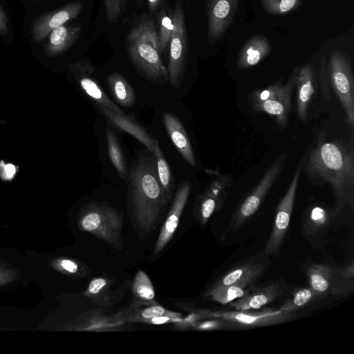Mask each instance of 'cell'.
<instances>
[{"instance_id": "f1b7e54d", "label": "cell", "mask_w": 354, "mask_h": 354, "mask_svg": "<svg viewBox=\"0 0 354 354\" xmlns=\"http://www.w3.org/2000/svg\"><path fill=\"white\" fill-rule=\"evenodd\" d=\"M253 286L235 283L217 288H209L205 294L210 300L225 305L239 299L253 289Z\"/></svg>"}, {"instance_id": "8992f818", "label": "cell", "mask_w": 354, "mask_h": 354, "mask_svg": "<svg viewBox=\"0 0 354 354\" xmlns=\"http://www.w3.org/2000/svg\"><path fill=\"white\" fill-rule=\"evenodd\" d=\"M168 80L175 88L182 83L188 56V37L182 2L174 9V26L169 41Z\"/></svg>"}, {"instance_id": "9a60e30c", "label": "cell", "mask_w": 354, "mask_h": 354, "mask_svg": "<svg viewBox=\"0 0 354 354\" xmlns=\"http://www.w3.org/2000/svg\"><path fill=\"white\" fill-rule=\"evenodd\" d=\"M231 182L229 176H223L213 181L200 196L197 201L196 213L202 225H205L212 214L221 207Z\"/></svg>"}, {"instance_id": "8d00e7d4", "label": "cell", "mask_w": 354, "mask_h": 354, "mask_svg": "<svg viewBox=\"0 0 354 354\" xmlns=\"http://www.w3.org/2000/svg\"><path fill=\"white\" fill-rule=\"evenodd\" d=\"M57 266L64 272L71 274L85 276L88 272L84 266H81L75 261L69 259H62L58 260Z\"/></svg>"}, {"instance_id": "f546056e", "label": "cell", "mask_w": 354, "mask_h": 354, "mask_svg": "<svg viewBox=\"0 0 354 354\" xmlns=\"http://www.w3.org/2000/svg\"><path fill=\"white\" fill-rule=\"evenodd\" d=\"M106 139L109 158L118 174L124 180L127 179L125 158L115 133L109 127L106 128Z\"/></svg>"}, {"instance_id": "44dd1931", "label": "cell", "mask_w": 354, "mask_h": 354, "mask_svg": "<svg viewBox=\"0 0 354 354\" xmlns=\"http://www.w3.org/2000/svg\"><path fill=\"white\" fill-rule=\"evenodd\" d=\"M281 293L279 282H275L261 288L252 289L245 296L230 303L236 310H257L270 304Z\"/></svg>"}, {"instance_id": "277c9868", "label": "cell", "mask_w": 354, "mask_h": 354, "mask_svg": "<svg viewBox=\"0 0 354 354\" xmlns=\"http://www.w3.org/2000/svg\"><path fill=\"white\" fill-rule=\"evenodd\" d=\"M80 228L106 242L116 250L122 248V216L110 205L89 203L82 209Z\"/></svg>"}, {"instance_id": "d4e9b609", "label": "cell", "mask_w": 354, "mask_h": 354, "mask_svg": "<svg viewBox=\"0 0 354 354\" xmlns=\"http://www.w3.org/2000/svg\"><path fill=\"white\" fill-rule=\"evenodd\" d=\"M113 281L102 277L93 278L84 292L85 297L97 305L106 307L113 305L121 298L119 290H111Z\"/></svg>"}, {"instance_id": "e0dca14e", "label": "cell", "mask_w": 354, "mask_h": 354, "mask_svg": "<svg viewBox=\"0 0 354 354\" xmlns=\"http://www.w3.org/2000/svg\"><path fill=\"white\" fill-rule=\"evenodd\" d=\"M68 22L55 28L48 34L44 49L45 56L53 57L59 55L66 51L78 39L82 30L81 26Z\"/></svg>"}, {"instance_id": "ee69618b", "label": "cell", "mask_w": 354, "mask_h": 354, "mask_svg": "<svg viewBox=\"0 0 354 354\" xmlns=\"http://www.w3.org/2000/svg\"><path fill=\"white\" fill-rule=\"evenodd\" d=\"M144 0H138V3L139 6H142Z\"/></svg>"}, {"instance_id": "5bb4252c", "label": "cell", "mask_w": 354, "mask_h": 354, "mask_svg": "<svg viewBox=\"0 0 354 354\" xmlns=\"http://www.w3.org/2000/svg\"><path fill=\"white\" fill-rule=\"evenodd\" d=\"M238 0H207L208 39L216 42L231 24L237 8Z\"/></svg>"}, {"instance_id": "ffe728a7", "label": "cell", "mask_w": 354, "mask_h": 354, "mask_svg": "<svg viewBox=\"0 0 354 354\" xmlns=\"http://www.w3.org/2000/svg\"><path fill=\"white\" fill-rule=\"evenodd\" d=\"M167 132L183 158L192 167L196 165L192 146L183 124L174 114L165 111L162 114Z\"/></svg>"}, {"instance_id": "74e56055", "label": "cell", "mask_w": 354, "mask_h": 354, "mask_svg": "<svg viewBox=\"0 0 354 354\" xmlns=\"http://www.w3.org/2000/svg\"><path fill=\"white\" fill-rule=\"evenodd\" d=\"M17 173L16 166L12 163L0 162V176L4 180H11Z\"/></svg>"}, {"instance_id": "f35d334b", "label": "cell", "mask_w": 354, "mask_h": 354, "mask_svg": "<svg viewBox=\"0 0 354 354\" xmlns=\"http://www.w3.org/2000/svg\"><path fill=\"white\" fill-rule=\"evenodd\" d=\"M181 317H174L169 316H158L150 318L145 322V324H165L169 323H177L182 320Z\"/></svg>"}, {"instance_id": "5b68a950", "label": "cell", "mask_w": 354, "mask_h": 354, "mask_svg": "<svg viewBox=\"0 0 354 354\" xmlns=\"http://www.w3.org/2000/svg\"><path fill=\"white\" fill-rule=\"evenodd\" d=\"M297 71L298 68H296L286 84L277 82L266 88L254 91L251 96L253 111L267 113L281 129H283L288 121Z\"/></svg>"}, {"instance_id": "603a6c76", "label": "cell", "mask_w": 354, "mask_h": 354, "mask_svg": "<svg viewBox=\"0 0 354 354\" xmlns=\"http://www.w3.org/2000/svg\"><path fill=\"white\" fill-rule=\"evenodd\" d=\"M264 270L263 264L254 262L245 263L225 274L210 288H217L235 283L253 286Z\"/></svg>"}, {"instance_id": "7bdbcfd3", "label": "cell", "mask_w": 354, "mask_h": 354, "mask_svg": "<svg viewBox=\"0 0 354 354\" xmlns=\"http://www.w3.org/2000/svg\"><path fill=\"white\" fill-rule=\"evenodd\" d=\"M163 0H147L149 10L151 12H156L162 6Z\"/></svg>"}, {"instance_id": "484cf974", "label": "cell", "mask_w": 354, "mask_h": 354, "mask_svg": "<svg viewBox=\"0 0 354 354\" xmlns=\"http://www.w3.org/2000/svg\"><path fill=\"white\" fill-rule=\"evenodd\" d=\"M334 269L332 266L314 263L306 269L308 287L318 296L326 295L332 288Z\"/></svg>"}, {"instance_id": "cb8c5ba5", "label": "cell", "mask_w": 354, "mask_h": 354, "mask_svg": "<svg viewBox=\"0 0 354 354\" xmlns=\"http://www.w3.org/2000/svg\"><path fill=\"white\" fill-rule=\"evenodd\" d=\"M271 51L268 39L261 35L250 38L241 48L236 61L240 68H248L257 65Z\"/></svg>"}, {"instance_id": "836d02e7", "label": "cell", "mask_w": 354, "mask_h": 354, "mask_svg": "<svg viewBox=\"0 0 354 354\" xmlns=\"http://www.w3.org/2000/svg\"><path fill=\"white\" fill-rule=\"evenodd\" d=\"M301 0H262L264 10L273 15H283L296 9Z\"/></svg>"}, {"instance_id": "7a4b0ae2", "label": "cell", "mask_w": 354, "mask_h": 354, "mask_svg": "<svg viewBox=\"0 0 354 354\" xmlns=\"http://www.w3.org/2000/svg\"><path fill=\"white\" fill-rule=\"evenodd\" d=\"M129 191L135 219L140 227L149 233L167 205L158 178L154 156H143L135 162L130 173Z\"/></svg>"}, {"instance_id": "2e32d148", "label": "cell", "mask_w": 354, "mask_h": 354, "mask_svg": "<svg viewBox=\"0 0 354 354\" xmlns=\"http://www.w3.org/2000/svg\"><path fill=\"white\" fill-rule=\"evenodd\" d=\"M98 109L111 124L133 136L152 154L160 148L158 142L151 137L145 128L125 114H119L104 107H98Z\"/></svg>"}, {"instance_id": "ab89813d", "label": "cell", "mask_w": 354, "mask_h": 354, "mask_svg": "<svg viewBox=\"0 0 354 354\" xmlns=\"http://www.w3.org/2000/svg\"><path fill=\"white\" fill-rule=\"evenodd\" d=\"M216 319L217 320L206 321L200 324H195L193 327L197 330H209L222 326L224 324V321L220 319Z\"/></svg>"}, {"instance_id": "9c48e42d", "label": "cell", "mask_w": 354, "mask_h": 354, "mask_svg": "<svg viewBox=\"0 0 354 354\" xmlns=\"http://www.w3.org/2000/svg\"><path fill=\"white\" fill-rule=\"evenodd\" d=\"M196 313L200 319L204 317L220 319L226 322L253 327L283 323L293 319L297 315L294 312L284 313L280 309L270 308L261 311L198 310Z\"/></svg>"}, {"instance_id": "8fae6325", "label": "cell", "mask_w": 354, "mask_h": 354, "mask_svg": "<svg viewBox=\"0 0 354 354\" xmlns=\"http://www.w3.org/2000/svg\"><path fill=\"white\" fill-rule=\"evenodd\" d=\"M82 8L83 3L77 1L38 16L30 26L32 39L37 43L41 42L53 30L76 18Z\"/></svg>"}, {"instance_id": "d590c367", "label": "cell", "mask_w": 354, "mask_h": 354, "mask_svg": "<svg viewBox=\"0 0 354 354\" xmlns=\"http://www.w3.org/2000/svg\"><path fill=\"white\" fill-rule=\"evenodd\" d=\"M109 23H115L124 11L128 0H103Z\"/></svg>"}, {"instance_id": "30bf717a", "label": "cell", "mask_w": 354, "mask_h": 354, "mask_svg": "<svg viewBox=\"0 0 354 354\" xmlns=\"http://www.w3.org/2000/svg\"><path fill=\"white\" fill-rule=\"evenodd\" d=\"M301 170V167L299 164L286 194L277 207L273 227L265 248V252L268 255L278 256L279 253L289 226Z\"/></svg>"}, {"instance_id": "b9f144b4", "label": "cell", "mask_w": 354, "mask_h": 354, "mask_svg": "<svg viewBox=\"0 0 354 354\" xmlns=\"http://www.w3.org/2000/svg\"><path fill=\"white\" fill-rule=\"evenodd\" d=\"M340 274L344 277L353 278L354 275L353 262L352 261L346 268L339 271Z\"/></svg>"}, {"instance_id": "7402d4cb", "label": "cell", "mask_w": 354, "mask_h": 354, "mask_svg": "<svg viewBox=\"0 0 354 354\" xmlns=\"http://www.w3.org/2000/svg\"><path fill=\"white\" fill-rule=\"evenodd\" d=\"M81 324L76 330L82 331L105 332L121 330L124 325L118 313L108 315L102 310L93 309L85 313L81 319Z\"/></svg>"}, {"instance_id": "4316f807", "label": "cell", "mask_w": 354, "mask_h": 354, "mask_svg": "<svg viewBox=\"0 0 354 354\" xmlns=\"http://www.w3.org/2000/svg\"><path fill=\"white\" fill-rule=\"evenodd\" d=\"M111 93L122 106L131 107L136 100L135 93L127 79L118 73H111L106 79Z\"/></svg>"}, {"instance_id": "4dcf8cb0", "label": "cell", "mask_w": 354, "mask_h": 354, "mask_svg": "<svg viewBox=\"0 0 354 354\" xmlns=\"http://www.w3.org/2000/svg\"><path fill=\"white\" fill-rule=\"evenodd\" d=\"M153 155L156 158L159 183L168 204L171 200L175 187V180H174L169 166L164 157L160 147Z\"/></svg>"}, {"instance_id": "ac0fdd59", "label": "cell", "mask_w": 354, "mask_h": 354, "mask_svg": "<svg viewBox=\"0 0 354 354\" xmlns=\"http://www.w3.org/2000/svg\"><path fill=\"white\" fill-rule=\"evenodd\" d=\"M295 87L297 115L305 122L310 102L315 93L314 70L310 62L298 68Z\"/></svg>"}, {"instance_id": "4fadbf2b", "label": "cell", "mask_w": 354, "mask_h": 354, "mask_svg": "<svg viewBox=\"0 0 354 354\" xmlns=\"http://www.w3.org/2000/svg\"><path fill=\"white\" fill-rule=\"evenodd\" d=\"M191 184L183 181L178 187L171 207L155 244L153 254L161 252L175 233L191 192Z\"/></svg>"}, {"instance_id": "ba28073f", "label": "cell", "mask_w": 354, "mask_h": 354, "mask_svg": "<svg viewBox=\"0 0 354 354\" xmlns=\"http://www.w3.org/2000/svg\"><path fill=\"white\" fill-rule=\"evenodd\" d=\"M285 159L286 155L284 153L277 158L254 189L240 204L230 223V230H235L239 228L256 213L283 169Z\"/></svg>"}, {"instance_id": "e575fe53", "label": "cell", "mask_w": 354, "mask_h": 354, "mask_svg": "<svg viewBox=\"0 0 354 354\" xmlns=\"http://www.w3.org/2000/svg\"><path fill=\"white\" fill-rule=\"evenodd\" d=\"M329 216L326 209L319 206L310 209L307 217L308 228L310 232H317L324 227Z\"/></svg>"}, {"instance_id": "7c38bea8", "label": "cell", "mask_w": 354, "mask_h": 354, "mask_svg": "<svg viewBox=\"0 0 354 354\" xmlns=\"http://www.w3.org/2000/svg\"><path fill=\"white\" fill-rule=\"evenodd\" d=\"M68 67L83 91L97 104L98 107H104L113 112L124 114L93 77L95 67L91 63L88 61H79L71 64Z\"/></svg>"}, {"instance_id": "83f0119b", "label": "cell", "mask_w": 354, "mask_h": 354, "mask_svg": "<svg viewBox=\"0 0 354 354\" xmlns=\"http://www.w3.org/2000/svg\"><path fill=\"white\" fill-rule=\"evenodd\" d=\"M161 53H165L174 26V10L167 4H162L157 11L155 23Z\"/></svg>"}, {"instance_id": "52a82bcc", "label": "cell", "mask_w": 354, "mask_h": 354, "mask_svg": "<svg viewBox=\"0 0 354 354\" xmlns=\"http://www.w3.org/2000/svg\"><path fill=\"white\" fill-rule=\"evenodd\" d=\"M329 75L332 86L344 111L346 122L353 127V75L350 59L346 54L337 50L330 53Z\"/></svg>"}, {"instance_id": "3957f363", "label": "cell", "mask_w": 354, "mask_h": 354, "mask_svg": "<svg viewBox=\"0 0 354 354\" xmlns=\"http://www.w3.org/2000/svg\"><path fill=\"white\" fill-rule=\"evenodd\" d=\"M126 46L129 56L138 73L149 81H168L167 68L160 55L155 22L143 15L129 32Z\"/></svg>"}, {"instance_id": "d6a6232c", "label": "cell", "mask_w": 354, "mask_h": 354, "mask_svg": "<svg viewBox=\"0 0 354 354\" xmlns=\"http://www.w3.org/2000/svg\"><path fill=\"white\" fill-rule=\"evenodd\" d=\"M318 296L310 288L297 290L292 298L287 300L280 310L284 313H292L317 298Z\"/></svg>"}, {"instance_id": "60d3db41", "label": "cell", "mask_w": 354, "mask_h": 354, "mask_svg": "<svg viewBox=\"0 0 354 354\" xmlns=\"http://www.w3.org/2000/svg\"><path fill=\"white\" fill-rule=\"evenodd\" d=\"M8 33V19L0 5V35L6 36Z\"/></svg>"}, {"instance_id": "d6986e66", "label": "cell", "mask_w": 354, "mask_h": 354, "mask_svg": "<svg viewBox=\"0 0 354 354\" xmlns=\"http://www.w3.org/2000/svg\"><path fill=\"white\" fill-rule=\"evenodd\" d=\"M118 314L125 324L131 322L145 323L150 318L162 315L181 317L180 313L169 310L156 301L142 302L136 299L127 308L118 312Z\"/></svg>"}, {"instance_id": "1f68e13d", "label": "cell", "mask_w": 354, "mask_h": 354, "mask_svg": "<svg viewBox=\"0 0 354 354\" xmlns=\"http://www.w3.org/2000/svg\"><path fill=\"white\" fill-rule=\"evenodd\" d=\"M135 299L142 302H154L155 291L148 275L142 270L137 272L131 286Z\"/></svg>"}, {"instance_id": "6da1fadb", "label": "cell", "mask_w": 354, "mask_h": 354, "mask_svg": "<svg viewBox=\"0 0 354 354\" xmlns=\"http://www.w3.org/2000/svg\"><path fill=\"white\" fill-rule=\"evenodd\" d=\"M306 172L316 185L328 183L335 198L333 215L346 203L353 207L354 152L338 141H327L321 133L306 161Z\"/></svg>"}, {"instance_id": "f6af8a7d", "label": "cell", "mask_w": 354, "mask_h": 354, "mask_svg": "<svg viewBox=\"0 0 354 354\" xmlns=\"http://www.w3.org/2000/svg\"><path fill=\"white\" fill-rule=\"evenodd\" d=\"M35 1H40V0H35Z\"/></svg>"}]
</instances>
